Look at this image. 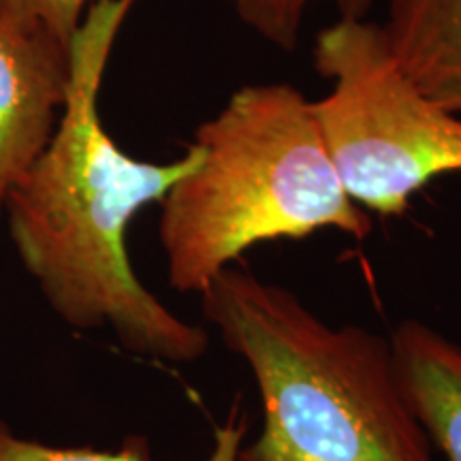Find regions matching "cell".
<instances>
[{"instance_id":"7a4b0ae2","label":"cell","mask_w":461,"mask_h":461,"mask_svg":"<svg viewBox=\"0 0 461 461\" xmlns=\"http://www.w3.org/2000/svg\"><path fill=\"white\" fill-rule=\"evenodd\" d=\"M201 310L248 363L263 403L261 436L240 461H434L389 339L333 327L246 269L218 274Z\"/></svg>"},{"instance_id":"6da1fadb","label":"cell","mask_w":461,"mask_h":461,"mask_svg":"<svg viewBox=\"0 0 461 461\" xmlns=\"http://www.w3.org/2000/svg\"><path fill=\"white\" fill-rule=\"evenodd\" d=\"M135 0H95L71 43V84L54 135L11 188L5 214L17 257L71 330H109L124 350L194 363L210 348L203 327L173 314L137 278L131 222L160 203L201 160L190 143L171 163L126 154L101 122L109 56Z\"/></svg>"},{"instance_id":"ba28073f","label":"cell","mask_w":461,"mask_h":461,"mask_svg":"<svg viewBox=\"0 0 461 461\" xmlns=\"http://www.w3.org/2000/svg\"><path fill=\"white\" fill-rule=\"evenodd\" d=\"M248 434V414L235 408L216 429L212 451L205 461H240V451ZM0 461H149L146 440L131 438L118 451H96L90 447H56L32 440L11 429L0 419Z\"/></svg>"},{"instance_id":"3957f363","label":"cell","mask_w":461,"mask_h":461,"mask_svg":"<svg viewBox=\"0 0 461 461\" xmlns=\"http://www.w3.org/2000/svg\"><path fill=\"white\" fill-rule=\"evenodd\" d=\"M201 160L160 201L158 238L177 293H201L248 248L336 229L353 240L372 218L346 194L319 122L291 84L235 92L194 132Z\"/></svg>"},{"instance_id":"52a82bcc","label":"cell","mask_w":461,"mask_h":461,"mask_svg":"<svg viewBox=\"0 0 461 461\" xmlns=\"http://www.w3.org/2000/svg\"><path fill=\"white\" fill-rule=\"evenodd\" d=\"M383 31L408 79L461 120V0H391Z\"/></svg>"},{"instance_id":"30bf717a","label":"cell","mask_w":461,"mask_h":461,"mask_svg":"<svg viewBox=\"0 0 461 461\" xmlns=\"http://www.w3.org/2000/svg\"><path fill=\"white\" fill-rule=\"evenodd\" d=\"M11 14L50 32L56 41L71 48L75 34L95 0H0Z\"/></svg>"},{"instance_id":"277c9868","label":"cell","mask_w":461,"mask_h":461,"mask_svg":"<svg viewBox=\"0 0 461 461\" xmlns=\"http://www.w3.org/2000/svg\"><path fill=\"white\" fill-rule=\"evenodd\" d=\"M312 60L333 82L330 95L312 103L316 122L357 205L400 216L425 184L461 173V120L408 79L383 26L339 20L322 28Z\"/></svg>"},{"instance_id":"9c48e42d","label":"cell","mask_w":461,"mask_h":461,"mask_svg":"<svg viewBox=\"0 0 461 461\" xmlns=\"http://www.w3.org/2000/svg\"><path fill=\"white\" fill-rule=\"evenodd\" d=\"M314 0H233L235 14L258 37L276 48L293 51L297 48L302 20ZM342 20H366L374 0H333Z\"/></svg>"},{"instance_id":"5b68a950","label":"cell","mask_w":461,"mask_h":461,"mask_svg":"<svg viewBox=\"0 0 461 461\" xmlns=\"http://www.w3.org/2000/svg\"><path fill=\"white\" fill-rule=\"evenodd\" d=\"M71 84V48L0 3V221L15 182L54 135Z\"/></svg>"},{"instance_id":"8992f818","label":"cell","mask_w":461,"mask_h":461,"mask_svg":"<svg viewBox=\"0 0 461 461\" xmlns=\"http://www.w3.org/2000/svg\"><path fill=\"white\" fill-rule=\"evenodd\" d=\"M389 342L414 417L448 461H461V344L420 321H403Z\"/></svg>"}]
</instances>
